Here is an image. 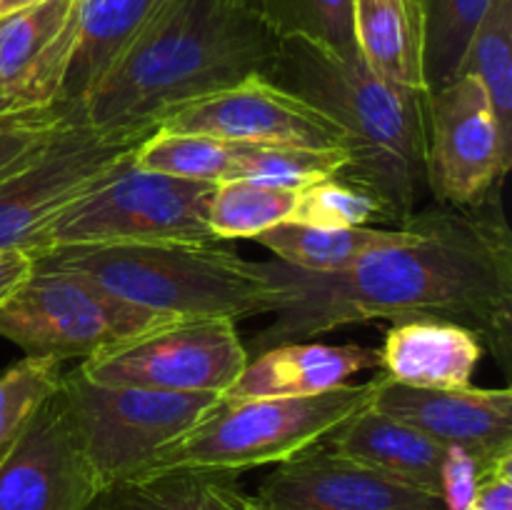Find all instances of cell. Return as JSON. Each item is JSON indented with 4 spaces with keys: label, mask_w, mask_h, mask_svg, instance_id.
<instances>
[{
    "label": "cell",
    "mask_w": 512,
    "mask_h": 510,
    "mask_svg": "<svg viewBox=\"0 0 512 510\" xmlns=\"http://www.w3.org/2000/svg\"><path fill=\"white\" fill-rule=\"evenodd\" d=\"M405 243L378 248L340 273H308L280 260L258 263L280 288V308L255 353L373 320H448L508 355L512 248L500 210L448 208L410 215Z\"/></svg>",
    "instance_id": "obj_1"
},
{
    "label": "cell",
    "mask_w": 512,
    "mask_h": 510,
    "mask_svg": "<svg viewBox=\"0 0 512 510\" xmlns=\"http://www.w3.org/2000/svg\"><path fill=\"white\" fill-rule=\"evenodd\" d=\"M280 35L268 18L235 0H163L83 100L90 125L158 128L208 95L268 78Z\"/></svg>",
    "instance_id": "obj_2"
},
{
    "label": "cell",
    "mask_w": 512,
    "mask_h": 510,
    "mask_svg": "<svg viewBox=\"0 0 512 510\" xmlns=\"http://www.w3.org/2000/svg\"><path fill=\"white\" fill-rule=\"evenodd\" d=\"M268 80L328 115L350 143L343 178L378 193L408 223L428 188L425 95L375 75L360 55L315 40L280 38Z\"/></svg>",
    "instance_id": "obj_3"
},
{
    "label": "cell",
    "mask_w": 512,
    "mask_h": 510,
    "mask_svg": "<svg viewBox=\"0 0 512 510\" xmlns=\"http://www.w3.org/2000/svg\"><path fill=\"white\" fill-rule=\"evenodd\" d=\"M38 258L80 270L118 298L175 323H238L280 308V288L260 265L215 243L100 245L55 250Z\"/></svg>",
    "instance_id": "obj_4"
},
{
    "label": "cell",
    "mask_w": 512,
    "mask_h": 510,
    "mask_svg": "<svg viewBox=\"0 0 512 510\" xmlns=\"http://www.w3.org/2000/svg\"><path fill=\"white\" fill-rule=\"evenodd\" d=\"M378 378L345 383L303 398H265L215 405L195 428L165 445L138 480L165 473L230 475L278 465L313 448L330 430L370 408ZM133 480V483H138Z\"/></svg>",
    "instance_id": "obj_5"
},
{
    "label": "cell",
    "mask_w": 512,
    "mask_h": 510,
    "mask_svg": "<svg viewBox=\"0 0 512 510\" xmlns=\"http://www.w3.org/2000/svg\"><path fill=\"white\" fill-rule=\"evenodd\" d=\"M175 320L118 298L98 280L33 258L28 278L0 305V338L30 358L80 363L113 353Z\"/></svg>",
    "instance_id": "obj_6"
},
{
    "label": "cell",
    "mask_w": 512,
    "mask_h": 510,
    "mask_svg": "<svg viewBox=\"0 0 512 510\" xmlns=\"http://www.w3.org/2000/svg\"><path fill=\"white\" fill-rule=\"evenodd\" d=\"M213 183L143 170L128 160L108 183L60 215L40 243L38 255L100 245H210Z\"/></svg>",
    "instance_id": "obj_7"
},
{
    "label": "cell",
    "mask_w": 512,
    "mask_h": 510,
    "mask_svg": "<svg viewBox=\"0 0 512 510\" xmlns=\"http://www.w3.org/2000/svg\"><path fill=\"white\" fill-rule=\"evenodd\" d=\"M80 440L105 493L143 475L155 455L218 405L215 395L100 385L78 368L60 383Z\"/></svg>",
    "instance_id": "obj_8"
},
{
    "label": "cell",
    "mask_w": 512,
    "mask_h": 510,
    "mask_svg": "<svg viewBox=\"0 0 512 510\" xmlns=\"http://www.w3.org/2000/svg\"><path fill=\"white\" fill-rule=\"evenodd\" d=\"M155 130L95 128L85 115L68 125L38 158L0 183V250L33 258L60 215L108 183Z\"/></svg>",
    "instance_id": "obj_9"
},
{
    "label": "cell",
    "mask_w": 512,
    "mask_h": 510,
    "mask_svg": "<svg viewBox=\"0 0 512 510\" xmlns=\"http://www.w3.org/2000/svg\"><path fill=\"white\" fill-rule=\"evenodd\" d=\"M428 190L440 205L475 208L508 175L512 140L475 75H458L425 95Z\"/></svg>",
    "instance_id": "obj_10"
},
{
    "label": "cell",
    "mask_w": 512,
    "mask_h": 510,
    "mask_svg": "<svg viewBox=\"0 0 512 510\" xmlns=\"http://www.w3.org/2000/svg\"><path fill=\"white\" fill-rule=\"evenodd\" d=\"M250 353L230 320H188L143 335L113 353L83 360L80 373L100 385H133L165 393H228Z\"/></svg>",
    "instance_id": "obj_11"
},
{
    "label": "cell",
    "mask_w": 512,
    "mask_h": 510,
    "mask_svg": "<svg viewBox=\"0 0 512 510\" xmlns=\"http://www.w3.org/2000/svg\"><path fill=\"white\" fill-rule=\"evenodd\" d=\"M158 128L168 133L208 135L228 143L343 150L350 155L348 138L328 115L265 75H250L233 88L195 100L168 115Z\"/></svg>",
    "instance_id": "obj_12"
},
{
    "label": "cell",
    "mask_w": 512,
    "mask_h": 510,
    "mask_svg": "<svg viewBox=\"0 0 512 510\" xmlns=\"http://www.w3.org/2000/svg\"><path fill=\"white\" fill-rule=\"evenodd\" d=\"M103 495V483L58 388L0 465V510H90Z\"/></svg>",
    "instance_id": "obj_13"
},
{
    "label": "cell",
    "mask_w": 512,
    "mask_h": 510,
    "mask_svg": "<svg viewBox=\"0 0 512 510\" xmlns=\"http://www.w3.org/2000/svg\"><path fill=\"white\" fill-rule=\"evenodd\" d=\"M253 500L260 510H445L440 495L338 455L325 443L275 465Z\"/></svg>",
    "instance_id": "obj_14"
},
{
    "label": "cell",
    "mask_w": 512,
    "mask_h": 510,
    "mask_svg": "<svg viewBox=\"0 0 512 510\" xmlns=\"http://www.w3.org/2000/svg\"><path fill=\"white\" fill-rule=\"evenodd\" d=\"M373 408L423 430L445 448H465L485 465L512 458L510 388H408L380 375Z\"/></svg>",
    "instance_id": "obj_15"
},
{
    "label": "cell",
    "mask_w": 512,
    "mask_h": 510,
    "mask_svg": "<svg viewBox=\"0 0 512 510\" xmlns=\"http://www.w3.org/2000/svg\"><path fill=\"white\" fill-rule=\"evenodd\" d=\"M78 40V0H40L0 20V90L13 110L63 100Z\"/></svg>",
    "instance_id": "obj_16"
},
{
    "label": "cell",
    "mask_w": 512,
    "mask_h": 510,
    "mask_svg": "<svg viewBox=\"0 0 512 510\" xmlns=\"http://www.w3.org/2000/svg\"><path fill=\"white\" fill-rule=\"evenodd\" d=\"M380 368V353L365 345H330L315 340L283 343L248 358L233 388L218 405L265 398H303L345 385L360 370Z\"/></svg>",
    "instance_id": "obj_17"
},
{
    "label": "cell",
    "mask_w": 512,
    "mask_h": 510,
    "mask_svg": "<svg viewBox=\"0 0 512 510\" xmlns=\"http://www.w3.org/2000/svg\"><path fill=\"white\" fill-rule=\"evenodd\" d=\"M380 368L408 388H465L483 358V340L448 320H405L385 333Z\"/></svg>",
    "instance_id": "obj_18"
},
{
    "label": "cell",
    "mask_w": 512,
    "mask_h": 510,
    "mask_svg": "<svg viewBox=\"0 0 512 510\" xmlns=\"http://www.w3.org/2000/svg\"><path fill=\"white\" fill-rule=\"evenodd\" d=\"M320 443L400 483L440 495V473L448 448L423 430L380 413L373 405L330 430Z\"/></svg>",
    "instance_id": "obj_19"
},
{
    "label": "cell",
    "mask_w": 512,
    "mask_h": 510,
    "mask_svg": "<svg viewBox=\"0 0 512 510\" xmlns=\"http://www.w3.org/2000/svg\"><path fill=\"white\" fill-rule=\"evenodd\" d=\"M353 33L358 55L375 75L428 93L425 20L418 0H355Z\"/></svg>",
    "instance_id": "obj_20"
},
{
    "label": "cell",
    "mask_w": 512,
    "mask_h": 510,
    "mask_svg": "<svg viewBox=\"0 0 512 510\" xmlns=\"http://www.w3.org/2000/svg\"><path fill=\"white\" fill-rule=\"evenodd\" d=\"M163 0H78V40L63 85V100L83 105L100 75L123 53Z\"/></svg>",
    "instance_id": "obj_21"
},
{
    "label": "cell",
    "mask_w": 512,
    "mask_h": 510,
    "mask_svg": "<svg viewBox=\"0 0 512 510\" xmlns=\"http://www.w3.org/2000/svg\"><path fill=\"white\" fill-rule=\"evenodd\" d=\"M413 235L408 223L400 228H313L303 223H280L260 233L258 243L275 260L308 273H340L378 248L405 243Z\"/></svg>",
    "instance_id": "obj_22"
},
{
    "label": "cell",
    "mask_w": 512,
    "mask_h": 510,
    "mask_svg": "<svg viewBox=\"0 0 512 510\" xmlns=\"http://www.w3.org/2000/svg\"><path fill=\"white\" fill-rule=\"evenodd\" d=\"M458 75H475L483 83L500 128L512 140V0L488 5L465 48Z\"/></svg>",
    "instance_id": "obj_23"
},
{
    "label": "cell",
    "mask_w": 512,
    "mask_h": 510,
    "mask_svg": "<svg viewBox=\"0 0 512 510\" xmlns=\"http://www.w3.org/2000/svg\"><path fill=\"white\" fill-rule=\"evenodd\" d=\"M298 190L273 188L250 180H225L213 188L208 203V228L215 240L258 238L273 225L288 223Z\"/></svg>",
    "instance_id": "obj_24"
},
{
    "label": "cell",
    "mask_w": 512,
    "mask_h": 510,
    "mask_svg": "<svg viewBox=\"0 0 512 510\" xmlns=\"http://www.w3.org/2000/svg\"><path fill=\"white\" fill-rule=\"evenodd\" d=\"M288 223L313 228H363L373 223H400V218L378 193L343 175H330L298 190Z\"/></svg>",
    "instance_id": "obj_25"
},
{
    "label": "cell",
    "mask_w": 512,
    "mask_h": 510,
    "mask_svg": "<svg viewBox=\"0 0 512 510\" xmlns=\"http://www.w3.org/2000/svg\"><path fill=\"white\" fill-rule=\"evenodd\" d=\"M348 165L350 155L343 150H305L238 143L228 180H250V183L273 185V188L300 190L315 180L343 173Z\"/></svg>",
    "instance_id": "obj_26"
},
{
    "label": "cell",
    "mask_w": 512,
    "mask_h": 510,
    "mask_svg": "<svg viewBox=\"0 0 512 510\" xmlns=\"http://www.w3.org/2000/svg\"><path fill=\"white\" fill-rule=\"evenodd\" d=\"M238 143L208 138L193 133H168L155 130L135 153V165L143 170L173 175L198 183H223L230 178Z\"/></svg>",
    "instance_id": "obj_27"
},
{
    "label": "cell",
    "mask_w": 512,
    "mask_h": 510,
    "mask_svg": "<svg viewBox=\"0 0 512 510\" xmlns=\"http://www.w3.org/2000/svg\"><path fill=\"white\" fill-rule=\"evenodd\" d=\"M425 20V85L428 93L458 75L465 48L493 0H418Z\"/></svg>",
    "instance_id": "obj_28"
},
{
    "label": "cell",
    "mask_w": 512,
    "mask_h": 510,
    "mask_svg": "<svg viewBox=\"0 0 512 510\" xmlns=\"http://www.w3.org/2000/svg\"><path fill=\"white\" fill-rule=\"evenodd\" d=\"M63 363L25 355L0 375V465L33 423L40 405L63 383Z\"/></svg>",
    "instance_id": "obj_29"
},
{
    "label": "cell",
    "mask_w": 512,
    "mask_h": 510,
    "mask_svg": "<svg viewBox=\"0 0 512 510\" xmlns=\"http://www.w3.org/2000/svg\"><path fill=\"white\" fill-rule=\"evenodd\" d=\"M83 118V105L58 100L53 105L13 110L0 118V183L38 158L68 125Z\"/></svg>",
    "instance_id": "obj_30"
},
{
    "label": "cell",
    "mask_w": 512,
    "mask_h": 510,
    "mask_svg": "<svg viewBox=\"0 0 512 510\" xmlns=\"http://www.w3.org/2000/svg\"><path fill=\"white\" fill-rule=\"evenodd\" d=\"M355 0H268L265 18L280 38L298 35L340 55H358L353 33Z\"/></svg>",
    "instance_id": "obj_31"
},
{
    "label": "cell",
    "mask_w": 512,
    "mask_h": 510,
    "mask_svg": "<svg viewBox=\"0 0 512 510\" xmlns=\"http://www.w3.org/2000/svg\"><path fill=\"white\" fill-rule=\"evenodd\" d=\"M210 478L213 475L165 473L120 485L100 500H110L105 510H205Z\"/></svg>",
    "instance_id": "obj_32"
},
{
    "label": "cell",
    "mask_w": 512,
    "mask_h": 510,
    "mask_svg": "<svg viewBox=\"0 0 512 510\" xmlns=\"http://www.w3.org/2000/svg\"><path fill=\"white\" fill-rule=\"evenodd\" d=\"M490 468L493 465H485L465 448L448 445L443 458V473H440V498H443L445 510L468 508Z\"/></svg>",
    "instance_id": "obj_33"
},
{
    "label": "cell",
    "mask_w": 512,
    "mask_h": 510,
    "mask_svg": "<svg viewBox=\"0 0 512 510\" xmlns=\"http://www.w3.org/2000/svg\"><path fill=\"white\" fill-rule=\"evenodd\" d=\"M205 510H260L253 498L240 493L230 475H213L208 485Z\"/></svg>",
    "instance_id": "obj_34"
},
{
    "label": "cell",
    "mask_w": 512,
    "mask_h": 510,
    "mask_svg": "<svg viewBox=\"0 0 512 510\" xmlns=\"http://www.w3.org/2000/svg\"><path fill=\"white\" fill-rule=\"evenodd\" d=\"M33 270V258L20 250H0V305Z\"/></svg>",
    "instance_id": "obj_35"
},
{
    "label": "cell",
    "mask_w": 512,
    "mask_h": 510,
    "mask_svg": "<svg viewBox=\"0 0 512 510\" xmlns=\"http://www.w3.org/2000/svg\"><path fill=\"white\" fill-rule=\"evenodd\" d=\"M38 3L40 0H0V20L8 18V15L20 13V10L25 8H33V5Z\"/></svg>",
    "instance_id": "obj_36"
},
{
    "label": "cell",
    "mask_w": 512,
    "mask_h": 510,
    "mask_svg": "<svg viewBox=\"0 0 512 510\" xmlns=\"http://www.w3.org/2000/svg\"><path fill=\"white\" fill-rule=\"evenodd\" d=\"M235 3L245 5V8L255 10V13H260L265 18V5H268V0H235Z\"/></svg>",
    "instance_id": "obj_37"
},
{
    "label": "cell",
    "mask_w": 512,
    "mask_h": 510,
    "mask_svg": "<svg viewBox=\"0 0 512 510\" xmlns=\"http://www.w3.org/2000/svg\"><path fill=\"white\" fill-rule=\"evenodd\" d=\"M8 113H13V108H10V103L5 100L3 90H0V118H3V115H8Z\"/></svg>",
    "instance_id": "obj_38"
},
{
    "label": "cell",
    "mask_w": 512,
    "mask_h": 510,
    "mask_svg": "<svg viewBox=\"0 0 512 510\" xmlns=\"http://www.w3.org/2000/svg\"><path fill=\"white\" fill-rule=\"evenodd\" d=\"M463 510H488V508H480V505H475V503H470L468 508H463Z\"/></svg>",
    "instance_id": "obj_39"
}]
</instances>
